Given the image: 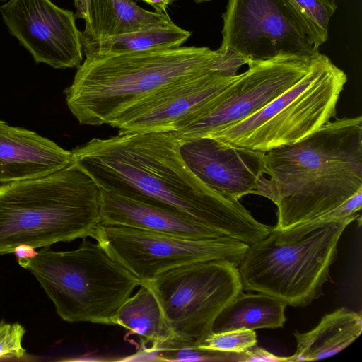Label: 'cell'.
<instances>
[{
  "label": "cell",
  "mask_w": 362,
  "mask_h": 362,
  "mask_svg": "<svg viewBox=\"0 0 362 362\" xmlns=\"http://www.w3.org/2000/svg\"><path fill=\"white\" fill-rule=\"evenodd\" d=\"M175 131H119L71 150L73 162L100 189L182 214L247 245L272 227L257 221L239 202L216 191L188 168Z\"/></svg>",
  "instance_id": "1"
},
{
  "label": "cell",
  "mask_w": 362,
  "mask_h": 362,
  "mask_svg": "<svg viewBox=\"0 0 362 362\" xmlns=\"http://www.w3.org/2000/svg\"><path fill=\"white\" fill-rule=\"evenodd\" d=\"M257 195L277 206L283 230L337 208L362 190V117L329 121L300 141L264 152Z\"/></svg>",
  "instance_id": "2"
},
{
  "label": "cell",
  "mask_w": 362,
  "mask_h": 362,
  "mask_svg": "<svg viewBox=\"0 0 362 362\" xmlns=\"http://www.w3.org/2000/svg\"><path fill=\"white\" fill-rule=\"evenodd\" d=\"M64 90L66 105L81 124H110L121 112L180 78L216 71L235 72L230 51L187 47L145 52L86 54Z\"/></svg>",
  "instance_id": "3"
},
{
  "label": "cell",
  "mask_w": 362,
  "mask_h": 362,
  "mask_svg": "<svg viewBox=\"0 0 362 362\" xmlns=\"http://www.w3.org/2000/svg\"><path fill=\"white\" fill-rule=\"evenodd\" d=\"M100 189L72 162L43 177L0 185V255L21 245L49 247L91 237L100 223Z\"/></svg>",
  "instance_id": "4"
},
{
  "label": "cell",
  "mask_w": 362,
  "mask_h": 362,
  "mask_svg": "<svg viewBox=\"0 0 362 362\" xmlns=\"http://www.w3.org/2000/svg\"><path fill=\"white\" fill-rule=\"evenodd\" d=\"M358 216L302 223L283 230L272 228L265 238L249 245L238 266L243 290L272 296L293 307L309 305L322 295L340 237Z\"/></svg>",
  "instance_id": "5"
},
{
  "label": "cell",
  "mask_w": 362,
  "mask_h": 362,
  "mask_svg": "<svg viewBox=\"0 0 362 362\" xmlns=\"http://www.w3.org/2000/svg\"><path fill=\"white\" fill-rule=\"evenodd\" d=\"M18 262L34 275L57 313L68 322L115 325L119 308L141 285L98 243L86 238L77 249L42 247L34 257Z\"/></svg>",
  "instance_id": "6"
},
{
  "label": "cell",
  "mask_w": 362,
  "mask_h": 362,
  "mask_svg": "<svg viewBox=\"0 0 362 362\" xmlns=\"http://www.w3.org/2000/svg\"><path fill=\"white\" fill-rule=\"evenodd\" d=\"M346 81L345 72L320 53L301 79L266 106L206 137L262 152L293 144L336 117Z\"/></svg>",
  "instance_id": "7"
},
{
  "label": "cell",
  "mask_w": 362,
  "mask_h": 362,
  "mask_svg": "<svg viewBox=\"0 0 362 362\" xmlns=\"http://www.w3.org/2000/svg\"><path fill=\"white\" fill-rule=\"evenodd\" d=\"M144 284L153 291L173 337L199 346L212 333L218 313L243 290L238 266L223 259L177 267Z\"/></svg>",
  "instance_id": "8"
},
{
  "label": "cell",
  "mask_w": 362,
  "mask_h": 362,
  "mask_svg": "<svg viewBox=\"0 0 362 362\" xmlns=\"http://www.w3.org/2000/svg\"><path fill=\"white\" fill-rule=\"evenodd\" d=\"M141 284L182 265L223 259L240 263L249 245L228 236L191 239L99 223L91 236Z\"/></svg>",
  "instance_id": "9"
},
{
  "label": "cell",
  "mask_w": 362,
  "mask_h": 362,
  "mask_svg": "<svg viewBox=\"0 0 362 362\" xmlns=\"http://www.w3.org/2000/svg\"><path fill=\"white\" fill-rule=\"evenodd\" d=\"M282 54L250 61L247 69L213 103L187 120L180 138L209 136L257 112L296 84L319 57Z\"/></svg>",
  "instance_id": "10"
},
{
  "label": "cell",
  "mask_w": 362,
  "mask_h": 362,
  "mask_svg": "<svg viewBox=\"0 0 362 362\" xmlns=\"http://www.w3.org/2000/svg\"><path fill=\"white\" fill-rule=\"evenodd\" d=\"M221 49L250 61L319 53L284 0H228Z\"/></svg>",
  "instance_id": "11"
},
{
  "label": "cell",
  "mask_w": 362,
  "mask_h": 362,
  "mask_svg": "<svg viewBox=\"0 0 362 362\" xmlns=\"http://www.w3.org/2000/svg\"><path fill=\"white\" fill-rule=\"evenodd\" d=\"M0 13L10 33L36 64L66 69L83 62L82 33L72 11L51 0H9Z\"/></svg>",
  "instance_id": "12"
},
{
  "label": "cell",
  "mask_w": 362,
  "mask_h": 362,
  "mask_svg": "<svg viewBox=\"0 0 362 362\" xmlns=\"http://www.w3.org/2000/svg\"><path fill=\"white\" fill-rule=\"evenodd\" d=\"M239 76L212 71L180 78L127 107L109 125L124 132H176L213 103Z\"/></svg>",
  "instance_id": "13"
},
{
  "label": "cell",
  "mask_w": 362,
  "mask_h": 362,
  "mask_svg": "<svg viewBox=\"0 0 362 362\" xmlns=\"http://www.w3.org/2000/svg\"><path fill=\"white\" fill-rule=\"evenodd\" d=\"M180 139L183 160L207 186L236 199L257 194L264 177V152L229 146L211 137Z\"/></svg>",
  "instance_id": "14"
},
{
  "label": "cell",
  "mask_w": 362,
  "mask_h": 362,
  "mask_svg": "<svg viewBox=\"0 0 362 362\" xmlns=\"http://www.w3.org/2000/svg\"><path fill=\"white\" fill-rule=\"evenodd\" d=\"M71 151L0 120V184L43 177L69 165Z\"/></svg>",
  "instance_id": "15"
},
{
  "label": "cell",
  "mask_w": 362,
  "mask_h": 362,
  "mask_svg": "<svg viewBox=\"0 0 362 362\" xmlns=\"http://www.w3.org/2000/svg\"><path fill=\"white\" fill-rule=\"evenodd\" d=\"M100 194V224L127 226L191 239L224 236L182 214L133 201L101 189Z\"/></svg>",
  "instance_id": "16"
},
{
  "label": "cell",
  "mask_w": 362,
  "mask_h": 362,
  "mask_svg": "<svg viewBox=\"0 0 362 362\" xmlns=\"http://www.w3.org/2000/svg\"><path fill=\"white\" fill-rule=\"evenodd\" d=\"M166 13L148 11L133 0H90L89 18L85 23L82 42L137 32L167 25Z\"/></svg>",
  "instance_id": "17"
},
{
  "label": "cell",
  "mask_w": 362,
  "mask_h": 362,
  "mask_svg": "<svg viewBox=\"0 0 362 362\" xmlns=\"http://www.w3.org/2000/svg\"><path fill=\"white\" fill-rule=\"evenodd\" d=\"M361 313L341 307L324 315L319 324L305 333L296 332V351L289 356L292 361H310L326 358L351 345L361 334Z\"/></svg>",
  "instance_id": "18"
},
{
  "label": "cell",
  "mask_w": 362,
  "mask_h": 362,
  "mask_svg": "<svg viewBox=\"0 0 362 362\" xmlns=\"http://www.w3.org/2000/svg\"><path fill=\"white\" fill-rule=\"evenodd\" d=\"M286 302L267 294L240 292L216 316L212 332L282 327L286 320Z\"/></svg>",
  "instance_id": "19"
},
{
  "label": "cell",
  "mask_w": 362,
  "mask_h": 362,
  "mask_svg": "<svg viewBox=\"0 0 362 362\" xmlns=\"http://www.w3.org/2000/svg\"><path fill=\"white\" fill-rule=\"evenodd\" d=\"M138 292L130 296L119 308L115 320L118 325L137 335L146 353L173 337L167 326L160 304L152 289L141 284Z\"/></svg>",
  "instance_id": "20"
},
{
  "label": "cell",
  "mask_w": 362,
  "mask_h": 362,
  "mask_svg": "<svg viewBox=\"0 0 362 362\" xmlns=\"http://www.w3.org/2000/svg\"><path fill=\"white\" fill-rule=\"evenodd\" d=\"M191 36L173 22L148 29L83 42V54H120L182 46Z\"/></svg>",
  "instance_id": "21"
},
{
  "label": "cell",
  "mask_w": 362,
  "mask_h": 362,
  "mask_svg": "<svg viewBox=\"0 0 362 362\" xmlns=\"http://www.w3.org/2000/svg\"><path fill=\"white\" fill-rule=\"evenodd\" d=\"M311 43L317 48L328 38L330 19L337 8L335 0H284Z\"/></svg>",
  "instance_id": "22"
},
{
  "label": "cell",
  "mask_w": 362,
  "mask_h": 362,
  "mask_svg": "<svg viewBox=\"0 0 362 362\" xmlns=\"http://www.w3.org/2000/svg\"><path fill=\"white\" fill-rule=\"evenodd\" d=\"M146 355L158 361H236L238 353L207 349L173 337Z\"/></svg>",
  "instance_id": "23"
},
{
  "label": "cell",
  "mask_w": 362,
  "mask_h": 362,
  "mask_svg": "<svg viewBox=\"0 0 362 362\" xmlns=\"http://www.w3.org/2000/svg\"><path fill=\"white\" fill-rule=\"evenodd\" d=\"M256 345L257 335L255 330L239 329L212 332L199 346L221 352L241 353Z\"/></svg>",
  "instance_id": "24"
},
{
  "label": "cell",
  "mask_w": 362,
  "mask_h": 362,
  "mask_svg": "<svg viewBox=\"0 0 362 362\" xmlns=\"http://www.w3.org/2000/svg\"><path fill=\"white\" fill-rule=\"evenodd\" d=\"M25 333V328L18 322H0V359L25 357L26 350L22 344Z\"/></svg>",
  "instance_id": "25"
},
{
  "label": "cell",
  "mask_w": 362,
  "mask_h": 362,
  "mask_svg": "<svg viewBox=\"0 0 362 362\" xmlns=\"http://www.w3.org/2000/svg\"><path fill=\"white\" fill-rule=\"evenodd\" d=\"M236 361L291 362V360L289 356H278L264 349L254 346L243 352L238 353Z\"/></svg>",
  "instance_id": "26"
},
{
  "label": "cell",
  "mask_w": 362,
  "mask_h": 362,
  "mask_svg": "<svg viewBox=\"0 0 362 362\" xmlns=\"http://www.w3.org/2000/svg\"><path fill=\"white\" fill-rule=\"evenodd\" d=\"M76 8V18L83 19L86 23L89 18L90 0H74Z\"/></svg>",
  "instance_id": "27"
},
{
  "label": "cell",
  "mask_w": 362,
  "mask_h": 362,
  "mask_svg": "<svg viewBox=\"0 0 362 362\" xmlns=\"http://www.w3.org/2000/svg\"><path fill=\"white\" fill-rule=\"evenodd\" d=\"M13 252L16 255L18 261L31 258L37 253L35 248L27 245H21L17 246Z\"/></svg>",
  "instance_id": "28"
},
{
  "label": "cell",
  "mask_w": 362,
  "mask_h": 362,
  "mask_svg": "<svg viewBox=\"0 0 362 362\" xmlns=\"http://www.w3.org/2000/svg\"><path fill=\"white\" fill-rule=\"evenodd\" d=\"M148 4H150L157 13H165L169 5H170L173 0H140Z\"/></svg>",
  "instance_id": "29"
},
{
  "label": "cell",
  "mask_w": 362,
  "mask_h": 362,
  "mask_svg": "<svg viewBox=\"0 0 362 362\" xmlns=\"http://www.w3.org/2000/svg\"><path fill=\"white\" fill-rule=\"evenodd\" d=\"M197 3L204 2V1H209L210 0H194Z\"/></svg>",
  "instance_id": "30"
},
{
  "label": "cell",
  "mask_w": 362,
  "mask_h": 362,
  "mask_svg": "<svg viewBox=\"0 0 362 362\" xmlns=\"http://www.w3.org/2000/svg\"><path fill=\"white\" fill-rule=\"evenodd\" d=\"M6 1V0H0V1Z\"/></svg>",
  "instance_id": "31"
}]
</instances>
